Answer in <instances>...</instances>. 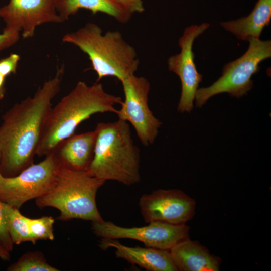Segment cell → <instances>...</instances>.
<instances>
[{
	"instance_id": "cell-11",
	"label": "cell",
	"mask_w": 271,
	"mask_h": 271,
	"mask_svg": "<svg viewBox=\"0 0 271 271\" xmlns=\"http://www.w3.org/2000/svg\"><path fill=\"white\" fill-rule=\"evenodd\" d=\"M139 205L145 222L185 224L194 216L196 202L179 189H158L141 197Z\"/></svg>"
},
{
	"instance_id": "cell-8",
	"label": "cell",
	"mask_w": 271,
	"mask_h": 271,
	"mask_svg": "<svg viewBox=\"0 0 271 271\" xmlns=\"http://www.w3.org/2000/svg\"><path fill=\"white\" fill-rule=\"evenodd\" d=\"M121 82L124 100L116 114L119 119L132 125L143 145L149 146L154 143L162 124L149 106L150 83L145 77L135 74Z\"/></svg>"
},
{
	"instance_id": "cell-1",
	"label": "cell",
	"mask_w": 271,
	"mask_h": 271,
	"mask_svg": "<svg viewBox=\"0 0 271 271\" xmlns=\"http://www.w3.org/2000/svg\"><path fill=\"white\" fill-rule=\"evenodd\" d=\"M64 66L39 87L34 95L15 104L3 116L0 126V172L4 177L18 175L33 164L44 125L59 93Z\"/></svg>"
},
{
	"instance_id": "cell-23",
	"label": "cell",
	"mask_w": 271,
	"mask_h": 271,
	"mask_svg": "<svg viewBox=\"0 0 271 271\" xmlns=\"http://www.w3.org/2000/svg\"><path fill=\"white\" fill-rule=\"evenodd\" d=\"M20 33L18 32H3L0 34V52L16 43L20 39Z\"/></svg>"
},
{
	"instance_id": "cell-10",
	"label": "cell",
	"mask_w": 271,
	"mask_h": 271,
	"mask_svg": "<svg viewBox=\"0 0 271 271\" xmlns=\"http://www.w3.org/2000/svg\"><path fill=\"white\" fill-rule=\"evenodd\" d=\"M209 27L208 23H203L186 28L179 39L180 52L168 60L169 70L179 76L181 83V93L177 107L181 113L190 112L193 109V102L202 75L198 73L194 63L193 44L195 39Z\"/></svg>"
},
{
	"instance_id": "cell-20",
	"label": "cell",
	"mask_w": 271,
	"mask_h": 271,
	"mask_svg": "<svg viewBox=\"0 0 271 271\" xmlns=\"http://www.w3.org/2000/svg\"><path fill=\"white\" fill-rule=\"evenodd\" d=\"M55 220L52 216H42L37 219H29V225L32 238V243L35 244L39 240L54 239L53 224Z\"/></svg>"
},
{
	"instance_id": "cell-13",
	"label": "cell",
	"mask_w": 271,
	"mask_h": 271,
	"mask_svg": "<svg viewBox=\"0 0 271 271\" xmlns=\"http://www.w3.org/2000/svg\"><path fill=\"white\" fill-rule=\"evenodd\" d=\"M102 250L115 249L116 257L148 271H177L169 250L146 247H129L117 239L101 238L98 244Z\"/></svg>"
},
{
	"instance_id": "cell-22",
	"label": "cell",
	"mask_w": 271,
	"mask_h": 271,
	"mask_svg": "<svg viewBox=\"0 0 271 271\" xmlns=\"http://www.w3.org/2000/svg\"><path fill=\"white\" fill-rule=\"evenodd\" d=\"M20 60V56L16 53H11L8 56L0 59V73L6 77L16 74Z\"/></svg>"
},
{
	"instance_id": "cell-25",
	"label": "cell",
	"mask_w": 271,
	"mask_h": 271,
	"mask_svg": "<svg viewBox=\"0 0 271 271\" xmlns=\"http://www.w3.org/2000/svg\"><path fill=\"white\" fill-rule=\"evenodd\" d=\"M6 77L0 73V100L3 99L6 93L5 81Z\"/></svg>"
},
{
	"instance_id": "cell-26",
	"label": "cell",
	"mask_w": 271,
	"mask_h": 271,
	"mask_svg": "<svg viewBox=\"0 0 271 271\" xmlns=\"http://www.w3.org/2000/svg\"><path fill=\"white\" fill-rule=\"evenodd\" d=\"M8 250L0 244V258L4 261H8L10 260V254Z\"/></svg>"
},
{
	"instance_id": "cell-24",
	"label": "cell",
	"mask_w": 271,
	"mask_h": 271,
	"mask_svg": "<svg viewBox=\"0 0 271 271\" xmlns=\"http://www.w3.org/2000/svg\"><path fill=\"white\" fill-rule=\"evenodd\" d=\"M122 5L131 14L142 13L145 8L142 0H114Z\"/></svg>"
},
{
	"instance_id": "cell-3",
	"label": "cell",
	"mask_w": 271,
	"mask_h": 271,
	"mask_svg": "<svg viewBox=\"0 0 271 271\" xmlns=\"http://www.w3.org/2000/svg\"><path fill=\"white\" fill-rule=\"evenodd\" d=\"M93 160L87 170L90 176L127 186L139 183L140 151L134 144L128 122L119 119L98 123Z\"/></svg>"
},
{
	"instance_id": "cell-21",
	"label": "cell",
	"mask_w": 271,
	"mask_h": 271,
	"mask_svg": "<svg viewBox=\"0 0 271 271\" xmlns=\"http://www.w3.org/2000/svg\"><path fill=\"white\" fill-rule=\"evenodd\" d=\"M0 244L11 252L13 249L14 243L8 229L7 221L2 202L0 200Z\"/></svg>"
},
{
	"instance_id": "cell-4",
	"label": "cell",
	"mask_w": 271,
	"mask_h": 271,
	"mask_svg": "<svg viewBox=\"0 0 271 271\" xmlns=\"http://www.w3.org/2000/svg\"><path fill=\"white\" fill-rule=\"evenodd\" d=\"M62 40L75 45L88 56L97 81L111 76L121 82L138 69L140 61L136 49L118 31L103 33L99 25L89 22L65 34Z\"/></svg>"
},
{
	"instance_id": "cell-17",
	"label": "cell",
	"mask_w": 271,
	"mask_h": 271,
	"mask_svg": "<svg viewBox=\"0 0 271 271\" xmlns=\"http://www.w3.org/2000/svg\"><path fill=\"white\" fill-rule=\"evenodd\" d=\"M271 19V0H258L252 12L246 17L236 20L222 22L221 26L238 39L248 41L259 39L265 26Z\"/></svg>"
},
{
	"instance_id": "cell-7",
	"label": "cell",
	"mask_w": 271,
	"mask_h": 271,
	"mask_svg": "<svg viewBox=\"0 0 271 271\" xmlns=\"http://www.w3.org/2000/svg\"><path fill=\"white\" fill-rule=\"evenodd\" d=\"M41 162L33 164L0 183V200L19 210L26 202L47 193L55 184L61 164L54 152Z\"/></svg>"
},
{
	"instance_id": "cell-15",
	"label": "cell",
	"mask_w": 271,
	"mask_h": 271,
	"mask_svg": "<svg viewBox=\"0 0 271 271\" xmlns=\"http://www.w3.org/2000/svg\"><path fill=\"white\" fill-rule=\"evenodd\" d=\"M177 270L218 271L220 259L198 242L188 238L169 250Z\"/></svg>"
},
{
	"instance_id": "cell-16",
	"label": "cell",
	"mask_w": 271,
	"mask_h": 271,
	"mask_svg": "<svg viewBox=\"0 0 271 271\" xmlns=\"http://www.w3.org/2000/svg\"><path fill=\"white\" fill-rule=\"evenodd\" d=\"M56 11L63 22L75 15L81 9L93 14L104 13L119 23H127L131 14L122 5L114 0H54Z\"/></svg>"
},
{
	"instance_id": "cell-14",
	"label": "cell",
	"mask_w": 271,
	"mask_h": 271,
	"mask_svg": "<svg viewBox=\"0 0 271 271\" xmlns=\"http://www.w3.org/2000/svg\"><path fill=\"white\" fill-rule=\"evenodd\" d=\"M96 139L95 130L73 134L61 142L53 152L62 166L86 171L93 158Z\"/></svg>"
},
{
	"instance_id": "cell-2",
	"label": "cell",
	"mask_w": 271,
	"mask_h": 271,
	"mask_svg": "<svg viewBox=\"0 0 271 271\" xmlns=\"http://www.w3.org/2000/svg\"><path fill=\"white\" fill-rule=\"evenodd\" d=\"M120 97L105 91L102 84L88 85L79 81L74 88L52 107L36 151L39 157L53 152L63 141L74 134L77 126L98 113H117L115 106Z\"/></svg>"
},
{
	"instance_id": "cell-9",
	"label": "cell",
	"mask_w": 271,
	"mask_h": 271,
	"mask_svg": "<svg viewBox=\"0 0 271 271\" xmlns=\"http://www.w3.org/2000/svg\"><path fill=\"white\" fill-rule=\"evenodd\" d=\"M189 229L185 224L162 222H150L143 227L126 228L104 220L92 222L91 226L92 232L101 238L131 239L143 242L146 247L167 250L189 238Z\"/></svg>"
},
{
	"instance_id": "cell-6",
	"label": "cell",
	"mask_w": 271,
	"mask_h": 271,
	"mask_svg": "<svg viewBox=\"0 0 271 271\" xmlns=\"http://www.w3.org/2000/svg\"><path fill=\"white\" fill-rule=\"evenodd\" d=\"M246 52L239 58L227 63L222 75L211 86L198 89L195 96L197 107L200 108L214 95L227 93L239 98L253 87L252 76L259 70V63L271 57V41L251 38Z\"/></svg>"
},
{
	"instance_id": "cell-27",
	"label": "cell",
	"mask_w": 271,
	"mask_h": 271,
	"mask_svg": "<svg viewBox=\"0 0 271 271\" xmlns=\"http://www.w3.org/2000/svg\"><path fill=\"white\" fill-rule=\"evenodd\" d=\"M1 151H0V159H1ZM3 178H4V177L2 176V174H1V173L0 172V183L1 182V181H2Z\"/></svg>"
},
{
	"instance_id": "cell-18",
	"label": "cell",
	"mask_w": 271,
	"mask_h": 271,
	"mask_svg": "<svg viewBox=\"0 0 271 271\" xmlns=\"http://www.w3.org/2000/svg\"><path fill=\"white\" fill-rule=\"evenodd\" d=\"M7 221L8 229L14 244L31 242L32 238L29 225V218L23 215L19 209L3 202Z\"/></svg>"
},
{
	"instance_id": "cell-12",
	"label": "cell",
	"mask_w": 271,
	"mask_h": 271,
	"mask_svg": "<svg viewBox=\"0 0 271 271\" xmlns=\"http://www.w3.org/2000/svg\"><path fill=\"white\" fill-rule=\"evenodd\" d=\"M0 17L5 24L3 32H22L24 39L32 38L42 24L63 22L54 0H9L0 8Z\"/></svg>"
},
{
	"instance_id": "cell-19",
	"label": "cell",
	"mask_w": 271,
	"mask_h": 271,
	"mask_svg": "<svg viewBox=\"0 0 271 271\" xmlns=\"http://www.w3.org/2000/svg\"><path fill=\"white\" fill-rule=\"evenodd\" d=\"M9 271H58L49 264L43 253L39 251L24 254L16 262L9 266Z\"/></svg>"
},
{
	"instance_id": "cell-5",
	"label": "cell",
	"mask_w": 271,
	"mask_h": 271,
	"mask_svg": "<svg viewBox=\"0 0 271 271\" xmlns=\"http://www.w3.org/2000/svg\"><path fill=\"white\" fill-rule=\"evenodd\" d=\"M105 182L85 171L72 170L61 164L55 184L47 193L35 199L36 204L41 209H57L60 214L57 219L60 221L79 219L102 222L104 220L98 210L96 197Z\"/></svg>"
}]
</instances>
